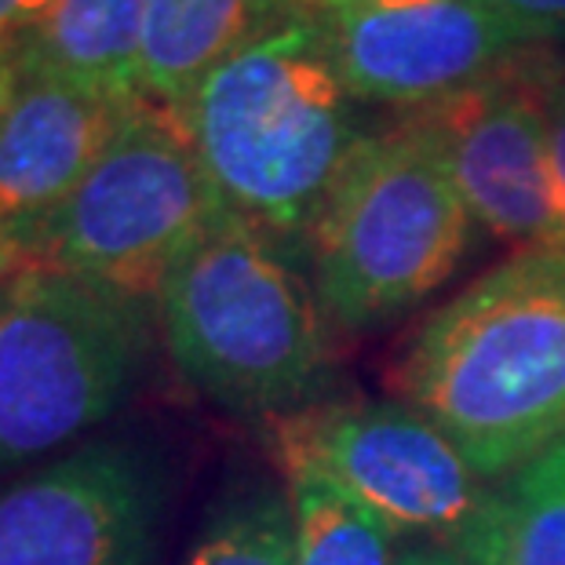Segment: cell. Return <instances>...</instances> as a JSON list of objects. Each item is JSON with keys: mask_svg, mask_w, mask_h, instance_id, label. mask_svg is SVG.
<instances>
[{"mask_svg": "<svg viewBox=\"0 0 565 565\" xmlns=\"http://www.w3.org/2000/svg\"><path fill=\"white\" fill-rule=\"evenodd\" d=\"M136 103L0 52V245L22 267Z\"/></svg>", "mask_w": 565, "mask_h": 565, "instance_id": "obj_11", "label": "cell"}, {"mask_svg": "<svg viewBox=\"0 0 565 565\" xmlns=\"http://www.w3.org/2000/svg\"><path fill=\"white\" fill-rule=\"evenodd\" d=\"M285 475H315L398 536H419L489 565L503 482H489L456 441L405 402H318L270 424Z\"/></svg>", "mask_w": 565, "mask_h": 565, "instance_id": "obj_6", "label": "cell"}, {"mask_svg": "<svg viewBox=\"0 0 565 565\" xmlns=\"http://www.w3.org/2000/svg\"><path fill=\"white\" fill-rule=\"evenodd\" d=\"M335 74L362 106L416 114L540 52L497 0H365L315 8Z\"/></svg>", "mask_w": 565, "mask_h": 565, "instance_id": "obj_8", "label": "cell"}, {"mask_svg": "<svg viewBox=\"0 0 565 565\" xmlns=\"http://www.w3.org/2000/svg\"><path fill=\"white\" fill-rule=\"evenodd\" d=\"M153 307L55 267L0 285V467L66 449L136 383Z\"/></svg>", "mask_w": 565, "mask_h": 565, "instance_id": "obj_5", "label": "cell"}, {"mask_svg": "<svg viewBox=\"0 0 565 565\" xmlns=\"http://www.w3.org/2000/svg\"><path fill=\"white\" fill-rule=\"evenodd\" d=\"M475 215L435 136L402 117L369 131L310 237V278L332 329L372 332L460 270Z\"/></svg>", "mask_w": 565, "mask_h": 565, "instance_id": "obj_4", "label": "cell"}, {"mask_svg": "<svg viewBox=\"0 0 565 565\" xmlns=\"http://www.w3.org/2000/svg\"><path fill=\"white\" fill-rule=\"evenodd\" d=\"M497 4L544 41L565 38V0H497Z\"/></svg>", "mask_w": 565, "mask_h": 565, "instance_id": "obj_18", "label": "cell"}, {"mask_svg": "<svg viewBox=\"0 0 565 565\" xmlns=\"http://www.w3.org/2000/svg\"><path fill=\"white\" fill-rule=\"evenodd\" d=\"M303 4L237 47L175 117L231 215L310 256L321 212L369 131Z\"/></svg>", "mask_w": 565, "mask_h": 565, "instance_id": "obj_1", "label": "cell"}, {"mask_svg": "<svg viewBox=\"0 0 565 565\" xmlns=\"http://www.w3.org/2000/svg\"><path fill=\"white\" fill-rule=\"evenodd\" d=\"M220 209L183 121L139 99L47 223L33 263L153 307L179 252Z\"/></svg>", "mask_w": 565, "mask_h": 565, "instance_id": "obj_7", "label": "cell"}, {"mask_svg": "<svg viewBox=\"0 0 565 565\" xmlns=\"http://www.w3.org/2000/svg\"><path fill=\"white\" fill-rule=\"evenodd\" d=\"M183 565H292L288 489L248 486L223 497Z\"/></svg>", "mask_w": 565, "mask_h": 565, "instance_id": "obj_16", "label": "cell"}, {"mask_svg": "<svg viewBox=\"0 0 565 565\" xmlns=\"http://www.w3.org/2000/svg\"><path fill=\"white\" fill-rule=\"evenodd\" d=\"M142 4L147 0H55L0 52L110 99H142Z\"/></svg>", "mask_w": 565, "mask_h": 565, "instance_id": "obj_13", "label": "cell"}, {"mask_svg": "<svg viewBox=\"0 0 565 565\" xmlns=\"http://www.w3.org/2000/svg\"><path fill=\"white\" fill-rule=\"evenodd\" d=\"M310 8H347V4H365V0H307Z\"/></svg>", "mask_w": 565, "mask_h": 565, "instance_id": "obj_22", "label": "cell"}, {"mask_svg": "<svg viewBox=\"0 0 565 565\" xmlns=\"http://www.w3.org/2000/svg\"><path fill=\"white\" fill-rule=\"evenodd\" d=\"M158 478L125 445H81L0 489V565H153Z\"/></svg>", "mask_w": 565, "mask_h": 565, "instance_id": "obj_10", "label": "cell"}, {"mask_svg": "<svg viewBox=\"0 0 565 565\" xmlns=\"http://www.w3.org/2000/svg\"><path fill=\"white\" fill-rule=\"evenodd\" d=\"M394 387L489 482L562 445L565 252H514L452 296L405 347Z\"/></svg>", "mask_w": 565, "mask_h": 565, "instance_id": "obj_2", "label": "cell"}, {"mask_svg": "<svg viewBox=\"0 0 565 565\" xmlns=\"http://www.w3.org/2000/svg\"><path fill=\"white\" fill-rule=\"evenodd\" d=\"M292 503V565H394L402 536L315 475H285Z\"/></svg>", "mask_w": 565, "mask_h": 565, "instance_id": "obj_14", "label": "cell"}, {"mask_svg": "<svg viewBox=\"0 0 565 565\" xmlns=\"http://www.w3.org/2000/svg\"><path fill=\"white\" fill-rule=\"evenodd\" d=\"M547 147H551V186L558 209V248L565 252V74L555 70L547 84Z\"/></svg>", "mask_w": 565, "mask_h": 565, "instance_id": "obj_17", "label": "cell"}, {"mask_svg": "<svg viewBox=\"0 0 565 565\" xmlns=\"http://www.w3.org/2000/svg\"><path fill=\"white\" fill-rule=\"evenodd\" d=\"M394 565H471L463 555H456L449 547H438V544H413L405 547L398 562Z\"/></svg>", "mask_w": 565, "mask_h": 565, "instance_id": "obj_20", "label": "cell"}, {"mask_svg": "<svg viewBox=\"0 0 565 565\" xmlns=\"http://www.w3.org/2000/svg\"><path fill=\"white\" fill-rule=\"evenodd\" d=\"M307 0H147L142 4V99L179 114L223 58L278 26Z\"/></svg>", "mask_w": 565, "mask_h": 565, "instance_id": "obj_12", "label": "cell"}, {"mask_svg": "<svg viewBox=\"0 0 565 565\" xmlns=\"http://www.w3.org/2000/svg\"><path fill=\"white\" fill-rule=\"evenodd\" d=\"M555 70L540 47L475 88L408 114L435 136L475 223L522 252L558 248L547 147V84Z\"/></svg>", "mask_w": 565, "mask_h": 565, "instance_id": "obj_9", "label": "cell"}, {"mask_svg": "<svg viewBox=\"0 0 565 565\" xmlns=\"http://www.w3.org/2000/svg\"><path fill=\"white\" fill-rule=\"evenodd\" d=\"M153 315L179 376L226 413L274 424L324 402L332 324L310 256L226 209L179 252Z\"/></svg>", "mask_w": 565, "mask_h": 565, "instance_id": "obj_3", "label": "cell"}, {"mask_svg": "<svg viewBox=\"0 0 565 565\" xmlns=\"http://www.w3.org/2000/svg\"><path fill=\"white\" fill-rule=\"evenodd\" d=\"M55 0H0V44L33 26Z\"/></svg>", "mask_w": 565, "mask_h": 565, "instance_id": "obj_19", "label": "cell"}, {"mask_svg": "<svg viewBox=\"0 0 565 565\" xmlns=\"http://www.w3.org/2000/svg\"><path fill=\"white\" fill-rule=\"evenodd\" d=\"M489 565H565V441L503 482Z\"/></svg>", "mask_w": 565, "mask_h": 565, "instance_id": "obj_15", "label": "cell"}, {"mask_svg": "<svg viewBox=\"0 0 565 565\" xmlns=\"http://www.w3.org/2000/svg\"><path fill=\"white\" fill-rule=\"evenodd\" d=\"M22 270V263L15 259V256H11V252L4 248V245H0V285H4L8 278H11V274H19Z\"/></svg>", "mask_w": 565, "mask_h": 565, "instance_id": "obj_21", "label": "cell"}]
</instances>
